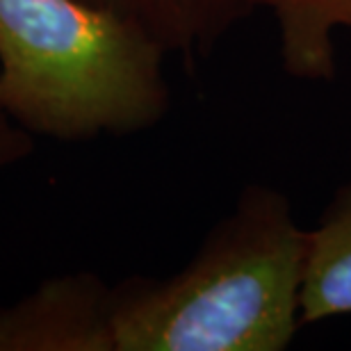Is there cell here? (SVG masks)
I'll list each match as a JSON object with an SVG mask.
<instances>
[{"label": "cell", "instance_id": "cell-1", "mask_svg": "<svg viewBox=\"0 0 351 351\" xmlns=\"http://www.w3.org/2000/svg\"><path fill=\"white\" fill-rule=\"evenodd\" d=\"M308 230L249 185L180 271L108 290V351H283L301 326Z\"/></svg>", "mask_w": 351, "mask_h": 351}, {"label": "cell", "instance_id": "cell-2", "mask_svg": "<svg viewBox=\"0 0 351 351\" xmlns=\"http://www.w3.org/2000/svg\"><path fill=\"white\" fill-rule=\"evenodd\" d=\"M167 53L87 0H0V112L78 142L156 125L171 103Z\"/></svg>", "mask_w": 351, "mask_h": 351}, {"label": "cell", "instance_id": "cell-3", "mask_svg": "<svg viewBox=\"0 0 351 351\" xmlns=\"http://www.w3.org/2000/svg\"><path fill=\"white\" fill-rule=\"evenodd\" d=\"M108 290L91 274L39 285L0 308V351H108Z\"/></svg>", "mask_w": 351, "mask_h": 351}, {"label": "cell", "instance_id": "cell-4", "mask_svg": "<svg viewBox=\"0 0 351 351\" xmlns=\"http://www.w3.org/2000/svg\"><path fill=\"white\" fill-rule=\"evenodd\" d=\"M130 21L167 55L182 62L206 58L265 0H87Z\"/></svg>", "mask_w": 351, "mask_h": 351}, {"label": "cell", "instance_id": "cell-5", "mask_svg": "<svg viewBox=\"0 0 351 351\" xmlns=\"http://www.w3.org/2000/svg\"><path fill=\"white\" fill-rule=\"evenodd\" d=\"M351 315V176L308 230L301 324Z\"/></svg>", "mask_w": 351, "mask_h": 351}, {"label": "cell", "instance_id": "cell-6", "mask_svg": "<svg viewBox=\"0 0 351 351\" xmlns=\"http://www.w3.org/2000/svg\"><path fill=\"white\" fill-rule=\"evenodd\" d=\"M278 30L283 69L301 80L335 75L333 32L351 30V0H265Z\"/></svg>", "mask_w": 351, "mask_h": 351}, {"label": "cell", "instance_id": "cell-7", "mask_svg": "<svg viewBox=\"0 0 351 351\" xmlns=\"http://www.w3.org/2000/svg\"><path fill=\"white\" fill-rule=\"evenodd\" d=\"M32 151L30 132L16 125L10 117L0 112V169L21 162Z\"/></svg>", "mask_w": 351, "mask_h": 351}]
</instances>
